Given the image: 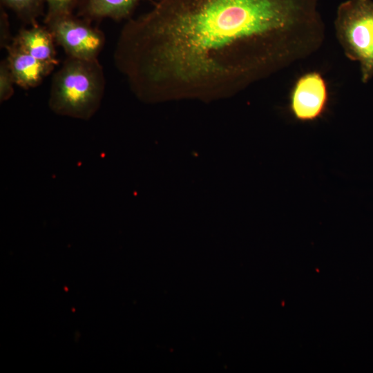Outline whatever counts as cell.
Returning a JSON list of instances; mask_svg holds the SVG:
<instances>
[{
    "mask_svg": "<svg viewBox=\"0 0 373 373\" xmlns=\"http://www.w3.org/2000/svg\"><path fill=\"white\" fill-rule=\"evenodd\" d=\"M320 0H159L122 28L117 69L143 101L231 96L315 52Z\"/></svg>",
    "mask_w": 373,
    "mask_h": 373,
    "instance_id": "6da1fadb",
    "label": "cell"
},
{
    "mask_svg": "<svg viewBox=\"0 0 373 373\" xmlns=\"http://www.w3.org/2000/svg\"><path fill=\"white\" fill-rule=\"evenodd\" d=\"M105 79L97 59L68 57L54 75L48 104L56 114L87 120L97 111Z\"/></svg>",
    "mask_w": 373,
    "mask_h": 373,
    "instance_id": "7a4b0ae2",
    "label": "cell"
},
{
    "mask_svg": "<svg viewBox=\"0 0 373 373\" xmlns=\"http://www.w3.org/2000/svg\"><path fill=\"white\" fill-rule=\"evenodd\" d=\"M336 37L347 58L360 64L361 79L373 77V0H345L336 10Z\"/></svg>",
    "mask_w": 373,
    "mask_h": 373,
    "instance_id": "3957f363",
    "label": "cell"
},
{
    "mask_svg": "<svg viewBox=\"0 0 373 373\" xmlns=\"http://www.w3.org/2000/svg\"><path fill=\"white\" fill-rule=\"evenodd\" d=\"M45 23L55 42L68 57L97 59L104 47L105 38L102 32L72 15L56 18Z\"/></svg>",
    "mask_w": 373,
    "mask_h": 373,
    "instance_id": "277c9868",
    "label": "cell"
},
{
    "mask_svg": "<svg viewBox=\"0 0 373 373\" xmlns=\"http://www.w3.org/2000/svg\"><path fill=\"white\" fill-rule=\"evenodd\" d=\"M328 99L327 85L321 75L308 73L301 76L293 87L289 111L298 122H314L325 113Z\"/></svg>",
    "mask_w": 373,
    "mask_h": 373,
    "instance_id": "5b68a950",
    "label": "cell"
},
{
    "mask_svg": "<svg viewBox=\"0 0 373 373\" xmlns=\"http://www.w3.org/2000/svg\"><path fill=\"white\" fill-rule=\"evenodd\" d=\"M6 50V60L15 84L23 88L38 86L55 66L37 59L13 43Z\"/></svg>",
    "mask_w": 373,
    "mask_h": 373,
    "instance_id": "8992f818",
    "label": "cell"
},
{
    "mask_svg": "<svg viewBox=\"0 0 373 373\" xmlns=\"http://www.w3.org/2000/svg\"><path fill=\"white\" fill-rule=\"evenodd\" d=\"M55 41L48 28L36 23L30 28L21 30L12 43L37 59L56 66L59 61L56 58Z\"/></svg>",
    "mask_w": 373,
    "mask_h": 373,
    "instance_id": "52a82bcc",
    "label": "cell"
},
{
    "mask_svg": "<svg viewBox=\"0 0 373 373\" xmlns=\"http://www.w3.org/2000/svg\"><path fill=\"white\" fill-rule=\"evenodd\" d=\"M140 0H85L86 14L95 19L122 20L130 16Z\"/></svg>",
    "mask_w": 373,
    "mask_h": 373,
    "instance_id": "ba28073f",
    "label": "cell"
},
{
    "mask_svg": "<svg viewBox=\"0 0 373 373\" xmlns=\"http://www.w3.org/2000/svg\"><path fill=\"white\" fill-rule=\"evenodd\" d=\"M23 21L36 24V19L42 13L45 0H1Z\"/></svg>",
    "mask_w": 373,
    "mask_h": 373,
    "instance_id": "9c48e42d",
    "label": "cell"
},
{
    "mask_svg": "<svg viewBox=\"0 0 373 373\" xmlns=\"http://www.w3.org/2000/svg\"><path fill=\"white\" fill-rule=\"evenodd\" d=\"M47 5V13L45 23L56 18L72 15L77 0H45Z\"/></svg>",
    "mask_w": 373,
    "mask_h": 373,
    "instance_id": "30bf717a",
    "label": "cell"
},
{
    "mask_svg": "<svg viewBox=\"0 0 373 373\" xmlns=\"http://www.w3.org/2000/svg\"><path fill=\"white\" fill-rule=\"evenodd\" d=\"M14 84L15 82L6 60L1 61L0 64V100L1 102L12 97L14 93Z\"/></svg>",
    "mask_w": 373,
    "mask_h": 373,
    "instance_id": "8fae6325",
    "label": "cell"
},
{
    "mask_svg": "<svg viewBox=\"0 0 373 373\" xmlns=\"http://www.w3.org/2000/svg\"><path fill=\"white\" fill-rule=\"evenodd\" d=\"M8 17L5 10L1 8L0 15V46L1 48H6L10 46L13 39L11 37L9 28Z\"/></svg>",
    "mask_w": 373,
    "mask_h": 373,
    "instance_id": "7c38bea8",
    "label": "cell"
}]
</instances>
